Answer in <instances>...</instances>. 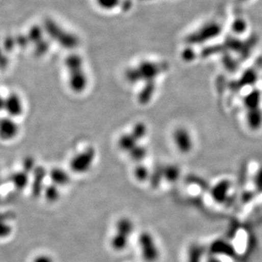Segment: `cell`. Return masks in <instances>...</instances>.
Returning <instances> with one entry per match:
<instances>
[{
  "mask_svg": "<svg viewBox=\"0 0 262 262\" xmlns=\"http://www.w3.org/2000/svg\"><path fill=\"white\" fill-rule=\"evenodd\" d=\"M95 159V149L93 147H88L72 156L69 163V167L71 172L75 174H85L93 167Z\"/></svg>",
  "mask_w": 262,
  "mask_h": 262,
  "instance_id": "obj_1",
  "label": "cell"
},
{
  "mask_svg": "<svg viewBox=\"0 0 262 262\" xmlns=\"http://www.w3.org/2000/svg\"><path fill=\"white\" fill-rule=\"evenodd\" d=\"M139 251L145 262H156L161 256L159 246L156 240L149 232H142L138 239Z\"/></svg>",
  "mask_w": 262,
  "mask_h": 262,
  "instance_id": "obj_2",
  "label": "cell"
},
{
  "mask_svg": "<svg viewBox=\"0 0 262 262\" xmlns=\"http://www.w3.org/2000/svg\"><path fill=\"white\" fill-rule=\"evenodd\" d=\"M32 181H31V193L34 198H39L43 194L44 189V180L48 172L42 166H37L32 172Z\"/></svg>",
  "mask_w": 262,
  "mask_h": 262,
  "instance_id": "obj_3",
  "label": "cell"
},
{
  "mask_svg": "<svg viewBox=\"0 0 262 262\" xmlns=\"http://www.w3.org/2000/svg\"><path fill=\"white\" fill-rule=\"evenodd\" d=\"M172 139L176 149L181 154H188L193 150L194 148L193 138L191 134L184 129L174 132Z\"/></svg>",
  "mask_w": 262,
  "mask_h": 262,
  "instance_id": "obj_4",
  "label": "cell"
},
{
  "mask_svg": "<svg viewBox=\"0 0 262 262\" xmlns=\"http://www.w3.org/2000/svg\"><path fill=\"white\" fill-rule=\"evenodd\" d=\"M19 134L17 124L10 117L0 119V140L11 141Z\"/></svg>",
  "mask_w": 262,
  "mask_h": 262,
  "instance_id": "obj_5",
  "label": "cell"
},
{
  "mask_svg": "<svg viewBox=\"0 0 262 262\" xmlns=\"http://www.w3.org/2000/svg\"><path fill=\"white\" fill-rule=\"evenodd\" d=\"M4 109L10 117L20 116L23 111V104L20 96L15 93H11L8 96L7 98H5Z\"/></svg>",
  "mask_w": 262,
  "mask_h": 262,
  "instance_id": "obj_6",
  "label": "cell"
},
{
  "mask_svg": "<svg viewBox=\"0 0 262 262\" xmlns=\"http://www.w3.org/2000/svg\"><path fill=\"white\" fill-rule=\"evenodd\" d=\"M69 72H70L69 85L71 89L76 93L84 91L86 88L88 79L82 68L69 71Z\"/></svg>",
  "mask_w": 262,
  "mask_h": 262,
  "instance_id": "obj_7",
  "label": "cell"
},
{
  "mask_svg": "<svg viewBox=\"0 0 262 262\" xmlns=\"http://www.w3.org/2000/svg\"><path fill=\"white\" fill-rule=\"evenodd\" d=\"M48 177L50 179L51 184L57 187H65L71 182V176L66 170L60 167H54L48 172Z\"/></svg>",
  "mask_w": 262,
  "mask_h": 262,
  "instance_id": "obj_8",
  "label": "cell"
},
{
  "mask_svg": "<svg viewBox=\"0 0 262 262\" xmlns=\"http://www.w3.org/2000/svg\"><path fill=\"white\" fill-rule=\"evenodd\" d=\"M9 181L12 184L15 189L21 191L27 189L30 184V174L24 172L23 170L13 172L12 174L9 176Z\"/></svg>",
  "mask_w": 262,
  "mask_h": 262,
  "instance_id": "obj_9",
  "label": "cell"
},
{
  "mask_svg": "<svg viewBox=\"0 0 262 262\" xmlns=\"http://www.w3.org/2000/svg\"><path fill=\"white\" fill-rule=\"evenodd\" d=\"M131 238L126 235L121 234L120 232H115L111 236L110 240V245L111 249L116 252H121L124 250H126L128 246Z\"/></svg>",
  "mask_w": 262,
  "mask_h": 262,
  "instance_id": "obj_10",
  "label": "cell"
},
{
  "mask_svg": "<svg viewBox=\"0 0 262 262\" xmlns=\"http://www.w3.org/2000/svg\"><path fill=\"white\" fill-rule=\"evenodd\" d=\"M230 190V182L227 181H222L215 185L213 191H212V197L214 198L216 201L218 203H222L227 199V194Z\"/></svg>",
  "mask_w": 262,
  "mask_h": 262,
  "instance_id": "obj_11",
  "label": "cell"
},
{
  "mask_svg": "<svg viewBox=\"0 0 262 262\" xmlns=\"http://www.w3.org/2000/svg\"><path fill=\"white\" fill-rule=\"evenodd\" d=\"M43 194L44 199L49 203H56L58 201L61 197V192H60L59 187L53 184H48L47 186L44 187Z\"/></svg>",
  "mask_w": 262,
  "mask_h": 262,
  "instance_id": "obj_12",
  "label": "cell"
},
{
  "mask_svg": "<svg viewBox=\"0 0 262 262\" xmlns=\"http://www.w3.org/2000/svg\"><path fill=\"white\" fill-rule=\"evenodd\" d=\"M121 0H96L98 7L103 10H112L116 9Z\"/></svg>",
  "mask_w": 262,
  "mask_h": 262,
  "instance_id": "obj_13",
  "label": "cell"
},
{
  "mask_svg": "<svg viewBox=\"0 0 262 262\" xmlns=\"http://www.w3.org/2000/svg\"><path fill=\"white\" fill-rule=\"evenodd\" d=\"M12 227L5 221H0V240L6 239L12 233Z\"/></svg>",
  "mask_w": 262,
  "mask_h": 262,
  "instance_id": "obj_14",
  "label": "cell"
},
{
  "mask_svg": "<svg viewBox=\"0 0 262 262\" xmlns=\"http://www.w3.org/2000/svg\"><path fill=\"white\" fill-rule=\"evenodd\" d=\"M37 167L35 164V161L33 158L31 157H27L24 162H23V171L25 172H28V174H32V172H33V170L35 169V167Z\"/></svg>",
  "mask_w": 262,
  "mask_h": 262,
  "instance_id": "obj_15",
  "label": "cell"
},
{
  "mask_svg": "<svg viewBox=\"0 0 262 262\" xmlns=\"http://www.w3.org/2000/svg\"><path fill=\"white\" fill-rule=\"evenodd\" d=\"M163 175L165 178H167L168 181H176L178 178L179 171L176 167H171Z\"/></svg>",
  "mask_w": 262,
  "mask_h": 262,
  "instance_id": "obj_16",
  "label": "cell"
},
{
  "mask_svg": "<svg viewBox=\"0 0 262 262\" xmlns=\"http://www.w3.org/2000/svg\"><path fill=\"white\" fill-rule=\"evenodd\" d=\"M148 171H147L144 167H137L135 171H134V175L136 177L137 180H139L140 181H144L148 178Z\"/></svg>",
  "mask_w": 262,
  "mask_h": 262,
  "instance_id": "obj_17",
  "label": "cell"
},
{
  "mask_svg": "<svg viewBox=\"0 0 262 262\" xmlns=\"http://www.w3.org/2000/svg\"><path fill=\"white\" fill-rule=\"evenodd\" d=\"M33 262H54L53 259L49 255L42 254L33 259Z\"/></svg>",
  "mask_w": 262,
  "mask_h": 262,
  "instance_id": "obj_18",
  "label": "cell"
},
{
  "mask_svg": "<svg viewBox=\"0 0 262 262\" xmlns=\"http://www.w3.org/2000/svg\"><path fill=\"white\" fill-rule=\"evenodd\" d=\"M4 102H5V99H3L1 97H0V111L4 109Z\"/></svg>",
  "mask_w": 262,
  "mask_h": 262,
  "instance_id": "obj_19",
  "label": "cell"
},
{
  "mask_svg": "<svg viewBox=\"0 0 262 262\" xmlns=\"http://www.w3.org/2000/svg\"><path fill=\"white\" fill-rule=\"evenodd\" d=\"M240 2H247L249 0H240Z\"/></svg>",
  "mask_w": 262,
  "mask_h": 262,
  "instance_id": "obj_20",
  "label": "cell"
}]
</instances>
